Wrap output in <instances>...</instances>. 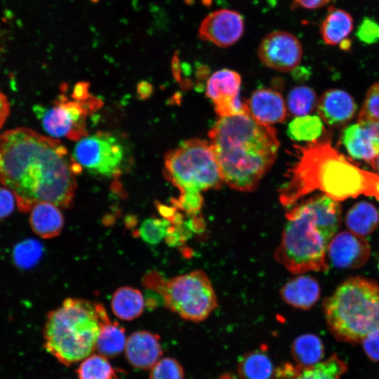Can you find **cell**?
<instances>
[{
  "label": "cell",
  "instance_id": "obj_5",
  "mask_svg": "<svg viewBox=\"0 0 379 379\" xmlns=\"http://www.w3.org/2000/svg\"><path fill=\"white\" fill-rule=\"evenodd\" d=\"M100 330L96 302L69 298L48 314L44 347L60 363L69 366L95 351Z\"/></svg>",
  "mask_w": 379,
  "mask_h": 379
},
{
  "label": "cell",
  "instance_id": "obj_26",
  "mask_svg": "<svg viewBox=\"0 0 379 379\" xmlns=\"http://www.w3.org/2000/svg\"><path fill=\"white\" fill-rule=\"evenodd\" d=\"M291 350L295 364L301 368L310 367L321 362L324 354L321 339L310 333L298 336L293 340Z\"/></svg>",
  "mask_w": 379,
  "mask_h": 379
},
{
  "label": "cell",
  "instance_id": "obj_23",
  "mask_svg": "<svg viewBox=\"0 0 379 379\" xmlns=\"http://www.w3.org/2000/svg\"><path fill=\"white\" fill-rule=\"evenodd\" d=\"M379 224L378 209L371 203L359 201L347 212L345 225L350 232L364 237L372 233Z\"/></svg>",
  "mask_w": 379,
  "mask_h": 379
},
{
  "label": "cell",
  "instance_id": "obj_31",
  "mask_svg": "<svg viewBox=\"0 0 379 379\" xmlns=\"http://www.w3.org/2000/svg\"><path fill=\"white\" fill-rule=\"evenodd\" d=\"M43 246L33 239H25L18 243L13 249V258L15 265L21 269L34 267L41 259Z\"/></svg>",
  "mask_w": 379,
  "mask_h": 379
},
{
  "label": "cell",
  "instance_id": "obj_43",
  "mask_svg": "<svg viewBox=\"0 0 379 379\" xmlns=\"http://www.w3.org/2000/svg\"><path fill=\"white\" fill-rule=\"evenodd\" d=\"M372 167L379 172V153L369 162Z\"/></svg>",
  "mask_w": 379,
  "mask_h": 379
},
{
  "label": "cell",
  "instance_id": "obj_39",
  "mask_svg": "<svg viewBox=\"0 0 379 379\" xmlns=\"http://www.w3.org/2000/svg\"><path fill=\"white\" fill-rule=\"evenodd\" d=\"M361 123L367 131L373 146L377 153H379V122L366 121Z\"/></svg>",
  "mask_w": 379,
  "mask_h": 379
},
{
  "label": "cell",
  "instance_id": "obj_45",
  "mask_svg": "<svg viewBox=\"0 0 379 379\" xmlns=\"http://www.w3.org/2000/svg\"><path fill=\"white\" fill-rule=\"evenodd\" d=\"M92 1H94L95 0H92Z\"/></svg>",
  "mask_w": 379,
  "mask_h": 379
},
{
  "label": "cell",
  "instance_id": "obj_17",
  "mask_svg": "<svg viewBox=\"0 0 379 379\" xmlns=\"http://www.w3.org/2000/svg\"><path fill=\"white\" fill-rule=\"evenodd\" d=\"M249 114L258 122L272 125L284 121L287 108L277 91L262 88L255 90L246 102Z\"/></svg>",
  "mask_w": 379,
  "mask_h": 379
},
{
  "label": "cell",
  "instance_id": "obj_20",
  "mask_svg": "<svg viewBox=\"0 0 379 379\" xmlns=\"http://www.w3.org/2000/svg\"><path fill=\"white\" fill-rule=\"evenodd\" d=\"M29 211L31 227L38 236L51 239L60 234L64 226V218L58 206L41 201L34 204Z\"/></svg>",
  "mask_w": 379,
  "mask_h": 379
},
{
  "label": "cell",
  "instance_id": "obj_24",
  "mask_svg": "<svg viewBox=\"0 0 379 379\" xmlns=\"http://www.w3.org/2000/svg\"><path fill=\"white\" fill-rule=\"evenodd\" d=\"M274 371L271 359L261 350L248 352L238 360L237 371L241 379H272Z\"/></svg>",
  "mask_w": 379,
  "mask_h": 379
},
{
  "label": "cell",
  "instance_id": "obj_6",
  "mask_svg": "<svg viewBox=\"0 0 379 379\" xmlns=\"http://www.w3.org/2000/svg\"><path fill=\"white\" fill-rule=\"evenodd\" d=\"M328 328L339 340L361 343L379 329V285L361 277L346 279L323 303Z\"/></svg>",
  "mask_w": 379,
  "mask_h": 379
},
{
  "label": "cell",
  "instance_id": "obj_1",
  "mask_svg": "<svg viewBox=\"0 0 379 379\" xmlns=\"http://www.w3.org/2000/svg\"><path fill=\"white\" fill-rule=\"evenodd\" d=\"M81 171L55 138L24 127L0 135V182L14 193L22 212L41 201L69 208Z\"/></svg>",
  "mask_w": 379,
  "mask_h": 379
},
{
  "label": "cell",
  "instance_id": "obj_29",
  "mask_svg": "<svg viewBox=\"0 0 379 379\" xmlns=\"http://www.w3.org/2000/svg\"><path fill=\"white\" fill-rule=\"evenodd\" d=\"M347 368L346 363L333 354L314 366L302 368L295 379H340Z\"/></svg>",
  "mask_w": 379,
  "mask_h": 379
},
{
  "label": "cell",
  "instance_id": "obj_34",
  "mask_svg": "<svg viewBox=\"0 0 379 379\" xmlns=\"http://www.w3.org/2000/svg\"><path fill=\"white\" fill-rule=\"evenodd\" d=\"M357 122H379V82L373 84L367 91Z\"/></svg>",
  "mask_w": 379,
  "mask_h": 379
},
{
  "label": "cell",
  "instance_id": "obj_28",
  "mask_svg": "<svg viewBox=\"0 0 379 379\" xmlns=\"http://www.w3.org/2000/svg\"><path fill=\"white\" fill-rule=\"evenodd\" d=\"M77 379H118L108 359L92 354L81 361L77 369Z\"/></svg>",
  "mask_w": 379,
  "mask_h": 379
},
{
  "label": "cell",
  "instance_id": "obj_35",
  "mask_svg": "<svg viewBox=\"0 0 379 379\" xmlns=\"http://www.w3.org/2000/svg\"><path fill=\"white\" fill-rule=\"evenodd\" d=\"M358 39L366 44H373L379 41V24L370 18L363 19L357 31Z\"/></svg>",
  "mask_w": 379,
  "mask_h": 379
},
{
  "label": "cell",
  "instance_id": "obj_38",
  "mask_svg": "<svg viewBox=\"0 0 379 379\" xmlns=\"http://www.w3.org/2000/svg\"><path fill=\"white\" fill-rule=\"evenodd\" d=\"M301 368L297 364L284 363L274 369L272 379H295Z\"/></svg>",
  "mask_w": 379,
  "mask_h": 379
},
{
  "label": "cell",
  "instance_id": "obj_4",
  "mask_svg": "<svg viewBox=\"0 0 379 379\" xmlns=\"http://www.w3.org/2000/svg\"><path fill=\"white\" fill-rule=\"evenodd\" d=\"M286 214L276 260L298 275L328 270L327 248L341 223V206L326 194L291 206Z\"/></svg>",
  "mask_w": 379,
  "mask_h": 379
},
{
  "label": "cell",
  "instance_id": "obj_41",
  "mask_svg": "<svg viewBox=\"0 0 379 379\" xmlns=\"http://www.w3.org/2000/svg\"><path fill=\"white\" fill-rule=\"evenodd\" d=\"M331 0H294V5L307 9L319 8Z\"/></svg>",
  "mask_w": 379,
  "mask_h": 379
},
{
  "label": "cell",
  "instance_id": "obj_12",
  "mask_svg": "<svg viewBox=\"0 0 379 379\" xmlns=\"http://www.w3.org/2000/svg\"><path fill=\"white\" fill-rule=\"evenodd\" d=\"M241 84L240 75L228 69L214 72L207 81L206 95L220 117L249 114L246 102L240 99Z\"/></svg>",
  "mask_w": 379,
  "mask_h": 379
},
{
  "label": "cell",
  "instance_id": "obj_11",
  "mask_svg": "<svg viewBox=\"0 0 379 379\" xmlns=\"http://www.w3.org/2000/svg\"><path fill=\"white\" fill-rule=\"evenodd\" d=\"M260 62L274 70L288 72L300 64L302 48L295 36L286 31H273L261 41L258 49Z\"/></svg>",
  "mask_w": 379,
  "mask_h": 379
},
{
  "label": "cell",
  "instance_id": "obj_13",
  "mask_svg": "<svg viewBox=\"0 0 379 379\" xmlns=\"http://www.w3.org/2000/svg\"><path fill=\"white\" fill-rule=\"evenodd\" d=\"M244 32V21L237 11L219 9L208 14L199 28V37L219 47H228L237 42Z\"/></svg>",
  "mask_w": 379,
  "mask_h": 379
},
{
  "label": "cell",
  "instance_id": "obj_8",
  "mask_svg": "<svg viewBox=\"0 0 379 379\" xmlns=\"http://www.w3.org/2000/svg\"><path fill=\"white\" fill-rule=\"evenodd\" d=\"M164 173L180 194L201 195L224 183L211 144L207 140H184L164 157Z\"/></svg>",
  "mask_w": 379,
  "mask_h": 379
},
{
  "label": "cell",
  "instance_id": "obj_16",
  "mask_svg": "<svg viewBox=\"0 0 379 379\" xmlns=\"http://www.w3.org/2000/svg\"><path fill=\"white\" fill-rule=\"evenodd\" d=\"M317 109L323 122L337 128L345 126L353 119L357 105L353 98L346 91L329 89L318 100Z\"/></svg>",
  "mask_w": 379,
  "mask_h": 379
},
{
  "label": "cell",
  "instance_id": "obj_15",
  "mask_svg": "<svg viewBox=\"0 0 379 379\" xmlns=\"http://www.w3.org/2000/svg\"><path fill=\"white\" fill-rule=\"evenodd\" d=\"M125 356L134 368L150 370L163 354L160 337L147 331H138L127 338Z\"/></svg>",
  "mask_w": 379,
  "mask_h": 379
},
{
  "label": "cell",
  "instance_id": "obj_19",
  "mask_svg": "<svg viewBox=\"0 0 379 379\" xmlns=\"http://www.w3.org/2000/svg\"><path fill=\"white\" fill-rule=\"evenodd\" d=\"M100 321V330L96 344L98 354L107 358H114L124 351L127 338L124 328L108 317L105 307L97 303Z\"/></svg>",
  "mask_w": 379,
  "mask_h": 379
},
{
  "label": "cell",
  "instance_id": "obj_27",
  "mask_svg": "<svg viewBox=\"0 0 379 379\" xmlns=\"http://www.w3.org/2000/svg\"><path fill=\"white\" fill-rule=\"evenodd\" d=\"M323 132V121L315 115L296 117L289 123L287 129L291 139L307 143L318 140Z\"/></svg>",
  "mask_w": 379,
  "mask_h": 379
},
{
  "label": "cell",
  "instance_id": "obj_2",
  "mask_svg": "<svg viewBox=\"0 0 379 379\" xmlns=\"http://www.w3.org/2000/svg\"><path fill=\"white\" fill-rule=\"evenodd\" d=\"M294 149L297 160L279 190V198L284 206H293L316 190L338 201L360 195L379 200V175L354 164L329 140L294 145Z\"/></svg>",
  "mask_w": 379,
  "mask_h": 379
},
{
  "label": "cell",
  "instance_id": "obj_44",
  "mask_svg": "<svg viewBox=\"0 0 379 379\" xmlns=\"http://www.w3.org/2000/svg\"><path fill=\"white\" fill-rule=\"evenodd\" d=\"M378 269H379V262H378Z\"/></svg>",
  "mask_w": 379,
  "mask_h": 379
},
{
  "label": "cell",
  "instance_id": "obj_9",
  "mask_svg": "<svg viewBox=\"0 0 379 379\" xmlns=\"http://www.w3.org/2000/svg\"><path fill=\"white\" fill-rule=\"evenodd\" d=\"M100 105L99 99L90 95L70 100L62 94L51 106L37 107L36 111L44 129L51 137L78 141L88 135L87 117Z\"/></svg>",
  "mask_w": 379,
  "mask_h": 379
},
{
  "label": "cell",
  "instance_id": "obj_3",
  "mask_svg": "<svg viewBox=\"0 0 379 379\" xmlns=\"http://www.w3.org/2000/svg\"><path fill=\"white\" fill-rule=\"evenodd\" d=\"M223 182L241 192L255 190L275 161L277 131L248 113L220 117L208 132Z\"/></svg>",
  "mask_w": 379,
  "mask_h": 379
},
{
  "label": "cell",
  "instance_id": "obj_18",
  "mask_svg": "<svg viewBox=\"0 0 379 379\" xmlns=\"http://www.w3.org/2000/svg\"><path fill=\"white\" fill-rule=\"evenodd\" d=\"M280 295L282 300L290 306L308 310L319 300L320 287L314 278L298 274L282 286Z\"/></svg>",
  "mask_w": 379,
  "mask_h": 379
},
{
  "label": "cell",
  "instance_id": "obj_25",
  "mask_svg": "<svg viewBox=\"0 0 379 379\" xmlns=\"http://www.w3.org/2000/svg\"><path fill=\"white\" fill-rule=\"evenodd\" d=\"M352 28L353 20L350 15L341 9L333 8L324 20L320 32L326 44L336 45L344 41Z\"/></svg>",
  "mask_w": 379,
  "mask_h": 379
},
{
  "label": "cell",
  "instance_id": "obj_33",
  "mask_svg": "<svg viewBox=\"0 0 379 379\" xmlns=\"http://www.w3.org/2000/svg\"><path fill=\"white\" fill-rule=\"evenodd\" d=\"M184 370L178 360L161 358L150 369L149 379H183Z\"/></svg>",
  "mask_w": 379,
  "mask_h": 379
},
{
  "label": "cell",
  "instance_id": "obj_21",
  "mask_svg": "<svg viewBox=\"0 0 379 379\" xmlns=\"http://www.w3.org/2000/svg\"><path fill=\"white\" fill-rule=\"evenodd\" d=\"M145 300L142 293L130 286L119 288L113 294L111 308L114 314L121 320L131 321L143 312Z\"/></svg>",
  "mask_w": 379,
  "mask_h": 379
},
{
  "label": "cell",
  "instance_id": "obj_40",
  "mask_svg": "<svg viewBox=\"0 0 379 379\" xmlns=\"http://www.w3.org/2000/svg\"><path fill=\"white\" fill-rule=\"evenodd\" d=\"M11 111V105L6 95L0 89V129L6 122Z\"/></svg>",
  "mask_w": 379,
  "mask_h": 379
},
{
  "label": "cell",
  "instance_id": "obj_37",
  "mask_svg": "<svg viewBox=\"0 0 379 379\" xmlns=\"http://www.w3.org/2000/svg\"><path fill=\"white\" fill-rule=\"evenodd\" d=\"M363 349L368 357L374 361H379V329L376 330L366 337L362 341Z\"/></svg>",
  "mask_w": 379,
  "mask_h": 379
},
{
  "label": "cell",
  "instance_id": "obj_42",
  "mask_svg": "<svg viewBox=\"0 0 379 379\" xmlns=\"http://www.w3.org/2000/svg\"><path fill=\"white\" fill-rule=\"evenodd\" d=\"M215 379H238L237 375L232 372H226L222 373Z\"/></svg>",
  "mask_w": 379,
  "mask_h": 379
},
{
  "label": "cell",
  "instance_id": "obj_30",
  "mask_svg": "<svg viewBox=\"0 0 379 379\" xmlns=\"http://www.w3.org/2000/svg\"><path fill=\"white\" fill-rule=\"evenodd\" d=\"M317 96L312 88L300 86L292 88L288 94L286 107L295 116L309 115L317 105Z\"/></svg>",
  "mask_w": 379,
  "mask_h": 379
},
{
  "label": "cell",
  "instance_id": "obj_7",
  "mask_svg": "<svg viewBox=\"0 0 379 379\" xmlns=\"http://www.w3.org/2000/svg\"><path fill=\"white\" fill-rule=\"evenodd\" d=\"M143 284L159 294L167 308L188 321H204L218 306L212 284L201 270L169 279L157 272H149L145 275Z\"/></svg>",
  "mask_w": 379,
  "mask_h": 379
},
{
  "label": "cell",
  "instance_id": "obj_32",
  "mask_svg": "<svg viewBox=\"0 0 379 379\" xmlns=\"http://www.w3.org/2000/svg\"><path fill=\"white\" fill-rule=\"evenodd\" d=\"M171 223L166 218H149L142 222L138 233L146 243L157 244L166 237Z\"/></svg>",
  "mask_w": 379,
  "mask_h": 379
},
{
  "label": "cell",
  "instance_id": "obj_14",
  "mask_svg": "<svg viewBox=\"0 0 379 379\" xmlns=\"http://www.w3.org/2000/svg\"><path fill=\"white\" fill-rule=\"evenodd\" d=\"M370 245L364 237L352 232H342L335 235L327 248V258L339 269H356L368 261Z\"/></svg>",
  "mask_w": 379,
  "mask_h": 379
},
{
  "label": "cell",
  "instance_id": "obj_10",
  "mask_svg": "<svg viewBox=\"0 0 379 379\" xmlns=\"http://www.w3.org/2000/svg\"><path fill=\"white\" fill-rule=\"evenodd\" d=\"M124 157L121 142L107 132L83 137L77 141L72 154L81 170L107 178L117 177L121 173Z\"/></svg>",
  "mask_w": 379,
  "mask_h": 379
},
{
  "label": "cell",
  "instance_id": "obj_22",
  "mask_svg": "<svg viewBox=\"0 0 379 379\" xmlns=\"http://www.w3.org/2000/svg\"><path fill=\"white\" fill-rule=\"evenodd\" d=\"M341 140L348 154L354 159L369 163L378 154L361 123L357 122L345 128Z\"/></svg>",
  "mask_w": 379,
  "mask_h": 379
},
{
  "label": "cell",
  "instance_id": "obj_36",
  "mask_svg": "<svg viewBox=\"0 0 379 379\" xmlns=\"http://www.w3.org/2000/svg\"><path fill=\"white\" fill-rule=\"evenodd\" d=\"M17 206L14 193L5 186H0V220L8 217Z\"/></svg>",
  "mask_w": 379,
  "mask_h": 379
}]
</instances>
